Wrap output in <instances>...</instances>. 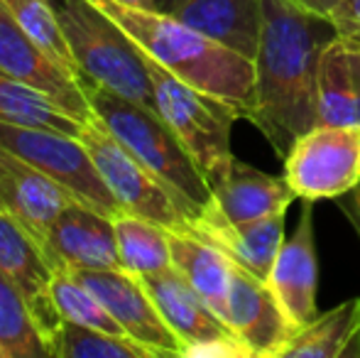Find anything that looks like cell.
I'll return each mask as SVG.
<instances>
[{
  "label": "cell",
  "instance_id": "6da1fadb",
  "mask_svg": "<svg viewBox=\"0 0 360 358\" xmlns=\"http://www.w3.org/2000/svg\"><path fill=\"white\" fill-rule=\"evenodd\" d=\"M338 30L297 0H265L255 54L250 123L285 160L299 135L319 125V62Z\"/></svg>",
  "mask_w": 360,
  "mask_h": 358
},
{
  "label": "cell",
  "instance_id": "7a4b0ae2",
  "mask_svg": "<svg viewBox=\"0 0 360 358\" xmlns=\"http://www.w3.org/2000/svg\"><path fill=\"white\" fill-rule=\"evenodd\" d=\"M94 3L103 8L160 67L189 87L231 103L243 118H250L255 108V62L250 57L206 37L174 15L130 8L115 0Z\"/></svg>",
  "mask_w": 360,
  "mask_h": 358
},
{
  "label": "cell",
  "instance_id": "3957f363",
  "mask_svg": "<svg viewBox=\"0 0 360 358\" xmlns=\"http://www.w3.org/2000/svg\"><path fill=\"white\" fill-rule=\"evenodd\" d=\"M84 89L94 108V118L150 172L184 196L196 216L214 201V191L204 172L184 148L179 135L160 115V110L135 103L89 79H84Z\"/></svg>",
  "mask_w": 360,
  "mask_h": 358
},
{
  "label": "cell",
  "instance_id": "277c9868",
  "mask_svg": "<svg viewBox=\"0 0 360 358\" xmlns=\"http://www.w3.org/2000/svg\"><path fill=\"white\" fill-rule=\"evenodd\" d=\"M81 77L155 108L147 54L94 0H52Z\"/></svg>",
  "mask_w": 360,
  "mask_h": 358
},
{
  "label": "cell",
  "instance_id": "5b68a950",
  "mask_svg": "<svg viewBox=\"0 0 360 358\" xmlns=\"http://www.w3.org/2000/svg\"><path fill=\"white\" fill-rule=\"evenodd\" d=\"M147 69L155 89V108L179 135L214 189V184L236 160L231 153V130L233 123L243 118L240 110L216 96L189 87L165 67H160L152 57H147Z\"/></svg>",
  "mask_w": 360,
  "mask_h": 358
},
{
  "label": "cell",
  "instance_id": "8992f818",
  "mask_svg": "<svg viewBox=\"0 0 360 358\" xmlns=\"http://www.w3.org/2000/svg\"><path fill=\"white\" fill-rule=\"evenodd\" d=\"M81 143L91 153L105 186L118 199L123 211L155 221L167 231L189 229V224L196 219V211L189 206V201L165 184L155 172H150L96 118L84 125Z\"/></svg>",
  "mask_w": 360,
  "mask_h": 358
},
{
  "label": "cell",
  "instance_id": "52a82bcc",
  "mask_svg": "<svg viewBox=\"0 0 360 358\" xmlns=\"http://www.w3.org/2000/svg\"><path fill=\"white\" fill-rule=\"evenodd\" d=\"M0 145L39 170L44 177L72 191L81 204L94 206L105 216H118L123 211L118 199L105 186L91 153L76 135L0 123Z\"/></svg>",
  "mask_w": 360,
  "mask_h": 358
},
{
  "label": "cell",
  "instance_id": "ba28073f",
  "mask_svg": "<svg viewBox=\"0 0 360 358\" xmlns=\"http://www.w3.org/2000/svg\"><path fill=\"white\" fill-rule=\"evenodd\" d=\"M297 199H341L360 184V128L326 125L299 135L285 158Z\"/></svg>",
  "mask_w": 360,
  "mask_h": 358
},
{
  "label": "cell",
  "instance_id": "9c48e42d",
  "mask_svg": "<svg viewBox=\"0 0 360 358\" xmlns=\"http://www.w3.org/2000/svg\"><path fill=\"white\" fill-rule=\"evenodd\" d=\"M147 292L155 300L160 314L181 341L189 358H252L250 349L236 336L226 319L211 309V305L189 285L184 275L169 268L143 275Z\"/></svg>",
  "mask_w": 360,
  "mask_h": 358
},
{
  "label": "cell",
  "instance_id": "30bf717a",
  "mask_svg": "<svg viewBox=\"0 0 360 358\" xmlns=\"http://www.w3.org/2000/svg\"><path fill=\"white\" fill-rule=\"evenodd\" d=\"M79 277L123 326L125 336L150 349L155 356H184L181 341L169 329L160 314L155 300L147 292L140 275L113 268V270H76Z\"/></svg>",
  "mask_w": 360,
  "mask_h": 358
},
{
  "label": "cell",
  "instance_id": "8fae6325",
  "mask_svg": "<svg viewBox=\"0 0 360 358\" xmlns=\"http://www.w3.org/2000/svg\"><path fill=\"white\" fill-rule=\"evenodd\" d=\"M0 69L18 82L37 89L81 123L94 120V108L86 96L84 79L59 64L37 42H32L3 8H0Z\"/></svg>",
  "mask_w": 360,
  "mask_h": 358
},
{
  "label": "cell",
  "instance_id": "7c38bea8",
  "mask_svg": "<svg viewBox=\"0 0 360 358\" xmlns=\"http://www.w3.org/2000/svg\"><path fill=\"white\" fill-rule=\"evenodd\" d=\"M42 250L54 272L123 268L113 216L81 201H72L59 211Z\"/></svg>",
  "mask_w": 360,
  "mask_h": 358
},
{
  "label": "cell",
  "instance_id": "4fadbf2b",
  "mask_svg": "<svg viewBox=\"0 0 360 358\" xmlns=\"http://www.w3.org/2000/svg\"><path fill=\"white\" fill-rule=\"evenodd\" d=\"M72 201H79L72 191L0 145V214L18 221L39 248H44L59 211Z\"/></svg>",
  "mask_w": 360,
  "mask_h": 358
},
{
  "label": "cell",
  "instance_id": "5bb4252c",
  "mask_svg": "<svg viewBox=\"0 0 360 358\" xmlns=\"http://www.w3.org/2000/svg\"><path fill=\"white\" fill-rule=\"evenodd\" d=\"M226 321L250 349L252 358H277L280 349L294 334L292 321L287 319L267 280H260L238 265H233Z\"/></svg>",
  "mask_w": 360,
  "mask_h": 358
},
{
  "label": "cell",
  "instance_id": "9a60e30c",
  "mask_svg": "<svg viewBox=\"0 0 360 358\" xmlns=\"http://www.w3.org/2000/svg\"><path fill=\"white\" fill-rule=\"evenodd\" d=\"M316 282L319 263L314 245V201L304 199L302 219L294 236L280 245L267 285L292 321L294 331L307 326L319 317L316 312Z\"/></svg>",
  "mask_w": 360,
  "mask_h": 358
},
{
  "label": "cell",
  "instance_id": "2e32d148",
  "mask_svg": "<svg viewBox=\"0 0 360 358\" xmlns=\"http://www.w3.org/2000/svg\"><path fill=\"white\" fill-rule=\"evenodd\" d=\"M189 234L216 245L233 265L252 272L260 280H267L277 250L285 243V214L267 216L260 221L236 224L226 219L211 201L189 224Z\"/></svg>",
  "mask_w": 360,
  "mask_h": 358
},
{
  "label": "cell",
  "instance_id": "e0dca14e",
  "mask_svg": "<svg viewBox=\"0 0 360 358\" xmlns=\"http://www.w3.org/2000/svg\"><path fill=\"white\" fill-rule=\"evenodd\" d=\"M0 270L25 292L47 339L54 324L62 319L49 297L54 270L37 241L5 214H0Z\"/></svg>",
  "mask_w": 360,
  "mask_h": 358
},
{
  "label": "cell",
  "instance_id": "ac0fdd59",
  "mask_svg": "<svg viewBox=\"0 0 360 358\" xmlns=\"http://www.w3.org/2000/svg\"><path fill=\"white\" fill-rule=\"evenodd\" d=\"M214 206L236 224L260 221L275 214H287L297 199L287 177L267 174L240 160H233L228 172L214 184Z\"/></svg>",
  "mask_w": 360,
  "mask_h": 358
},
{
  "label": "cell",
  "instance_id": "d6986e66",
  "mask_svg": "<svg viewBox=\"0 0 360 358\" xmlns=\"http://www.w3.org/2000/svg\"><path fill=\"white\" fill-rule=\"evenodd\" d=\"M319 123L360 128V42L333 37L319 62Z\"/></svg>",
  "mask_w": 360,
  "mask_h": 358
},
{
  "label": "cell",
  "instance_id": "ffe728a7",
  "mask_svg": "<svg viewBox=\"0 0 360 358\" xmlns=\"http://www.w3.org/2000/svg\"><path fill=\"white\" fill-rule=\"evenodd\" d=\"M265 0H186L174 18L206 37L255 59Z\"/></svg>",
  "mask_w": 360,
  "mask_h": 358
},
{
  "label": "cell",
  "instance_id": "44dd1931",
  "mask_svg": "<svg viewBox=\"0 0 360 358\" xmlns=\"http://www.w3.org/2000/svg\"><path fill=\"white\" fill-rule=\"evenodd\" d=\"M360 358V297L319 314L297 329L277 358Z\"/></svg>",
  "mask_w": 360,
  "mask_h": 358
},
{
  "label": "cell",
  "instance_id": "7402d4cb",
  "mask_svg": "<svg viewBox=\"0 0 360 358\" xmlns=\"http://www.w3.org/2000/svg\"><path fill=\"white\" fill-rule=\"evenodd\" d=\"M172 265L189 280L221 319H226L228 290H231L233 263L204 238L189 231H169ZM228 324V321H226Z\"/></svg>",
  "mask_w": 360,
  "mask_h": 358
},
{
  "label": "cell",
  "instance_id": "603a6c76",
  "mask_svg": "<svg viewBox=\"0 0 360 358\" xmlns=\"http://www.w3.org/2000/svg\"><path fill=\"white\" fill-rule=\"evenodd\" d=\"M44 331L25 292L0 270V358H44Z\"/></svg>",
  "mask_w": 360,
  "mask_h": 358
},
{
  "label": "cell",
  "instance_id": "cb8c5ba5",
  "mask_svg": "<svg viewBox=\"0 0 360 358\" xmlns=\"http://www.w3.org/2000/svg\"><path fill=\"white\" fill-rule=\"evenodd\" d=\"M0 123L27 125V128H47L57 133H67L81 138V130L86 123L69 115L59 108L54 101H49L37 89L18 82L15 77L0 69Z\"/></svg>",
  "mask_w": 360,
  "mask_h": 358
},
{
  "label": "cell",
  "instance_id": "d4e9b609",
  "mask_svg": "<svg viewBox=\"0 0 360 358\" xmlns=\"http://www.w3.org/2000/svg\"><path fill=\"white\" fill-rule=\"evenodd\" d=\"M113 226L123 270L143 277L172 265L169 231L165 226L130 211H120L118 216H113Z\"/></svg>",
  "mask_w": 360,
  "mask_h": 358
},
{
  "label": "cell",
  "instance_id": "484cf974",
  "mask_svg": "<svg viewBox=\"0 0 360 358\" xmlns=\"http://www.w3.org/2000/svg\"><path fill=\"white\" fill-rule=\"evenodd\" d=\"M47 346L54 358H155L150 349L128 336L108 334L67 319L54 324L47 334Z\"/></svg>",
  "mask_w": 360,
  "mask_h": 358
},
{
  "label": "cell",
  "instance_id": "4316f807",
  "mask_svg": "<svg viewBox=\"0 0 360 358\" xmlns=\"http://www.w3.org/2000/svg\"><path fill=\"white\" fill-rule=\"evenodd\" d=\"M0 8L18 23V27L22 30L32 42H37L39 47L47 54H52L59 64H64V67L72 69L74 74L81 77L52 0H0Z\"/></svg>",
  "mask_w": 360,
  "mask_h": 358
},
{
  "label": "cell",
  "instance_id": "83f0119b",
  "mask_svg": "<svg viewBox=\"0 0 360 358\" xmlns=\"http://www.w3.org/2000/svg\"><path fill=\"white\" fill-rule=\"evenodd\" d=\"M49 297H52L54 309L62 319L91 326V329L108 331V334L125 336L123 326L113 319V314L105 309L103 302L72 272H54Z\"/></svg>",
  "mask_w": 360,
  "mask_h": 358
},
{
  "label": "cell",
  "instance_id": "f1b7e54d",
  "mask_svg": "<svg viewBox=\"0 0 360 358\" xmlns=\"http://www.w3.org/2000/svg\"><path fill=\"white\" fill-rule=\"evenodd\" d=\"M331 20L341 37H351L360 42V0H338Z\"/></svg>",
  "mask_w": 360,
  "mask_h": 358
},
{
  "label": "cell",
  "instance_id": "f546056e",
  "mask_svg": "<svg viewBox=\"0 0 360 358\" xmlns=\"http://www.w3.org/2000/svg\"><path fill=\"white\" fill-rule=\"evenodd\" d=\"M341 209H343V214L348 216V221L353 224V229H356V234L360 238V184L351 191L348 199L341 196Z\"/></svg>",
  "mask_w": 360,
  "mask_h": 358
},
{
  "label": "cell",
  "instance_id": "4dcf8cb0",
  "mask_svg": "<svg viewBox=\"0 0 360 358\" xmlns=\"http://www.w3.org/2000/svg\"><path fill=\"white\" fill-rule=\"evenodd\" d=\"M297 3L309 10H314V13H321V15H326V18H331L338 0H297Z\"/></svg>",
  "mask_w": 360,
  "mask_h": 358
},
{
  "label": "cell",
  "instance_id": "1f68e13d",
  "mask_svg": "<svg viewBox=\"0 0 360 358\" xmlns=\"http://www.w3.org/2000/svg\"><path fill=\"white\" fill-rule=\"evenodd\" d=\"M184 3L186 0H155V10L157 13H165V15H174Z\"/></svg>",
  "mask_w": 360,
  "mask_h": 358
},
{
  "label": "cell",
  "instance_id": "d6a6232c",
  "mask_svg": "<svg viewBox=\"0 0 360 358\" xmlns=\"http://www.w3.org/2000/svg\"><path fill=\"white\" fill-rule=\"evenodd\" d=\"M115 3L130 5V8H143V10H155V0H115Z\"/></svg>",
  "mask_w": 360,
  "mask_h": 358
}]
</instances>
